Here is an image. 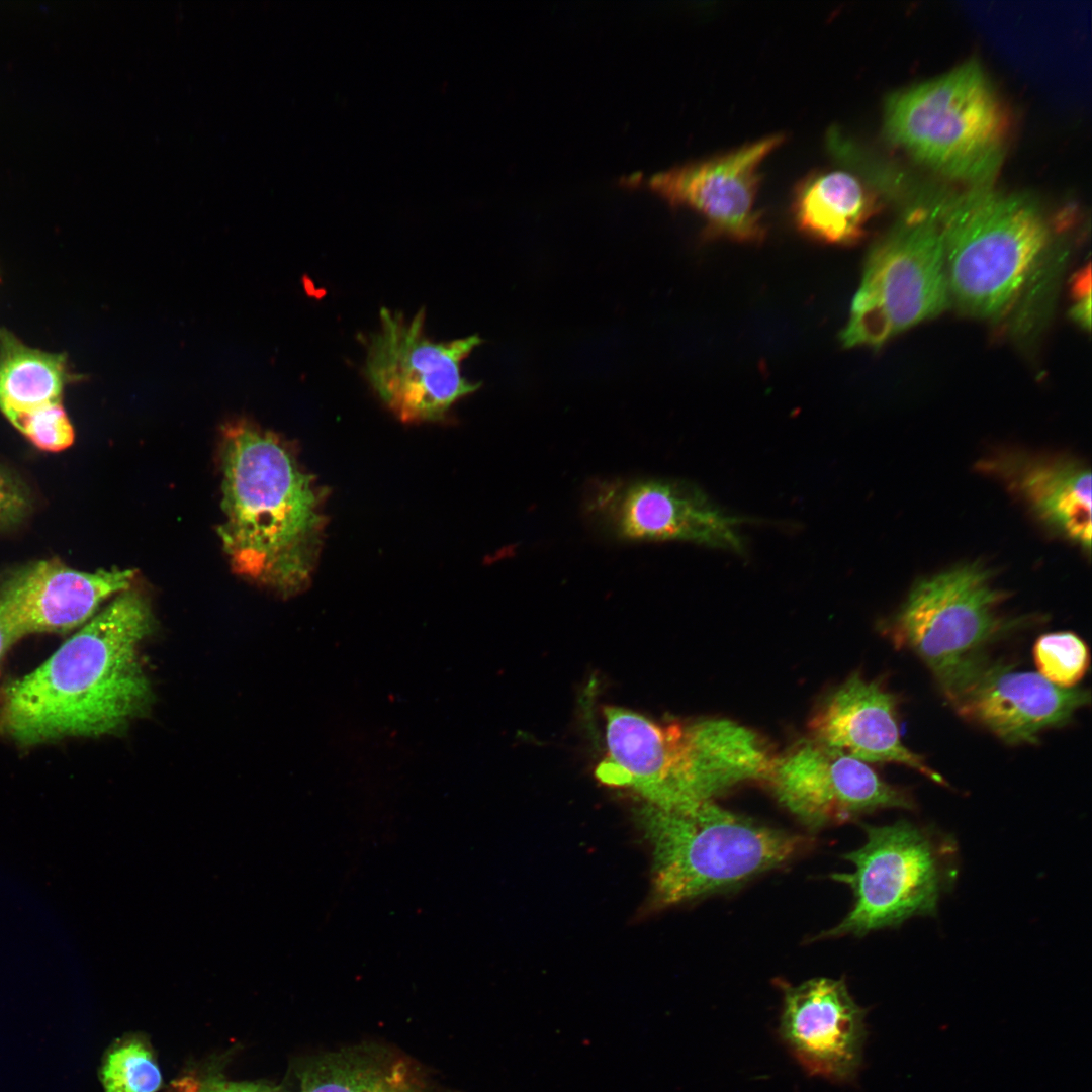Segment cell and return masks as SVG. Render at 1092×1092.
<instances>
[{"label":"cell","mask_w":1092,"mask_h":1092,"mask_svg":"<svg viewBox=\"0 0 1092 1092\" xmlns=\"http://www.w3.org/2000/svg\"><path fill=\"white\" fill-rule=\"evenodd\" d=\"M153 624L142 593H120L39 666L0 687V735L32 746L123 729L152 701L139 649Z\"/></svg>","instance_id":"cell-1"},{"label":"cell","mask_w":1092,"mask_h":1092,"mask_svg":"<svg viewBox=\"0 0 1092 1092\" xmlns=\"http://www.w3.org/2000/svg\"><path fill=\"white\" fill-rule=\"evenodd\" d=\"M218 528L233 570L283 598L308 586L324 534L322 494L288 446L247 420L221 432Z\"/></svg>","instance_id":"cell-2"},{"label":"cell","mask_w":1092,"mask_h":1092,"mask_svg":"<svg viewBox=\"0 0 1092 1092\" xmlns=\"http://www.w3.org/2000/svg\"><path fill=\"white\" fill-rule=\"evenodd\" d=\"M604 714L608 752L597 777L662 809L763 782L776 755L759 733L727 718L658 723L619 707H607Z\"/></svg>","instance_id":"cell-3"},{"label":"cell","mask_w":1092,"mask_h":1092,"mask_svg":"<svg viewBox=\"0 0 1092 1092\" xmlns=\"http://www.w3.org/2000/svg\"><path fill=\"white\" fill-rule=\"evenodd\" d=\"M653 855V891L667 906L719 893L790 861L805 847L797 834L762 825L713 800L637 813Z\"/></svg>","instance_id":"cell-4"},{"label":"cell","mask_w":1092,"mask_h":1092,"mask_svg":"<svg viewBox=\"0 0 1092 1092\" xmlns=\"http://www.w3.org/2000/svg\"><path fill=\"white\" fill-rule=\"evenodd\" d=\"M943 240L950 298L985 318L1005 313L1049 244L1043 212L1026 195L971 187L932 209Z\"/></svg>","instance_id":"cell-5"},{"label":"cell","mask_w":1092,"mask_h":1092,"mask_svg":"<svg viewBox=\"0 0 1092 1092\" xmlns=\"http://www.w3.org/2000/svg\"><path fill=\"white\" fill-rule=\"evenodd\" d=\"M1007 120L977 61L888 97L884 132L941 175L991 186L1003 162Z\"/></svg>","instance_id":"cell-6"},{"label":"cell","mask_w":1092,"mask_h":1092,"mask_svg":"<svg viewBox=\"0 0 1092 1092\" xmlns=\"http://www.w3.org/2000/svg\"><path fill=\"white\" fill-rule=\"evenodd\" d=\"M863 829L864 843L845 855L854 870L832 876L852 890V907L824 936H862L935 916L957 882L960 854L951 834L908 820Z\"/></svg>","instance_id":"cell-7"},{"label":"cell","mask_w":1092,"mask_h":1092,"mask_svg":"<svg viewBox=\"0 0 1092 1092\" xmlns=\"http://www.w3.org/2000/svg\"><path fill=\"white\" fill-rule=\"evenodd\" d=\"M949 299L938 221L932 209L916 210L870 251L841 341L878 348L940 313Z\"/></svg>","instance_id":"cell-8"},{"label":"cell","mask_w":1092,"mask_h":1092,"mask_svg":"<svg viewBox=\"0 0 1092 1092\" xmlns=\"http://www.w3.org/2000/svg\"><path fill=\"white\" fill-rule=\"evenodd\" d=\"M1006 594L978 564L956 566L917 581L884 632L917 655L944 691L981 649L1020 624L1001 612Z\"/></svg>","instance_id":"cell-9"},{"label":"cell","mask_w":1092,"mask_h":1092,"mask_svg":"<svg viewBox=\"0 0 1092 1092\" xmlns=\"http://www.w3.org/2000/svg\"><path fill=\"white\" fill-rule=\"evenodd\" d=\"M425 309L406 316L381 308L376 330L361 341L363 373L374 392L403 422H435L458 400L478 389L462 364L481 339L433 341L426 334Z\"/></svg>","instance_id":"cell-10"},{"label":"cell","mask_w":1092,"mask_h":1092,"mask_svg":"<svg viewBox=\"0 0 1092 1092\" xmlns=\"http://www.w3.org/2000/svg\"><path fill=\"white\" fill-rule=\"evenodd\" d=\"M602 533L624 542H687L743 554L745 520L688 482L664 478L596 480L583 502Z\"/></svg>","instance_id":"cell-11"},{"label":"cell","mask_w":1092,"mask_h":1092,"mask_svg":"<svg viewBox=\"0 0 1092 1092\" xmlns=\"http://www.w3.org/2000/svg\"><path fill=\"white\" fill-rule=\"evenodd\" d=\"M763 782L812 829L879 810L917 808L909 791L887 783L868 763L810 737L776 754Z\"/></svg>","instance_id":"cell-12"},{"label":"cell","mask_w":1092,"mask_h":1092,"mask_svg":"<svg viewBox=\"0 0 1092 1092\" xmlns=\"http://www.w3.org/2000/svg\"><path fill=\"white\" fill-rule=\"evenodd\" d=\"M943 694L962 717L1012 745L1035 743L1041 732L1067 724L1090 702L1087 690L1062 689L1038 672L1018 670L984 655Z\"/></svg>","instance_id":"cell-13"},{"label":"cell","mask_w":1092,"mask_h":1092,"mask_svg":"<svg viewBox=\"0 0 1092 1092\" xmlns=\"http://www.w3.org/2000/svg\"><path fill=\"white\" fill-rule=\"evenodd\" d=\"M785 140L784 133H772L728 152L659 172L642 185L672 204L699 212L712 235L758 243L765 237V226L756 208L760 167Z\"/></svg>","instance_id":"cell-14"},{"label":"cell","mask_w":1092,"mask_h":1092,"mask_svg":"<svg viewBox=\"0 0 1092 1092\" xmlns=\"http://www.w3.org/2000/svg\"><path fill=\"white\" fill-rule=\"evenodd\" d=\"M779 1032L811 1074L835 1081L855 1076L866 1040V1010L853 1000L844 980L814 978L783 985Z\"/></svg>","instance_id":"cell-15"},{"label":"cell","mask_w":1092,"mask_h":1092,"mask_svg":"<svg viewBox=\"0 0 1092 1092\" xmlns=\"http://www.w3.org/2000/svg\"><path fill=\"white\" fill-rule=\"evenodd\" d=\"M131 569L86 572L57 559L18 567L0 582V606L22 638L66 633L85 624L104 600L130 588Z\"/></svg>","instance_id":"cell-16"},{"label":"cell","mask_w":1092,"mask_h":1092,"mask_svg":"<svg viewBox=\"0 0 1092 1092\" xmlns=\"http://www.w3.org/2000/svg\"><path fill=\"white\" fill-rule=\"evenodd\" d=\"M811 739L868 762L908 766L946 786L924 758L902 741L897 700L882 684L852 673L815 708L808 722Z\"/></svg>","instance_id":"cell-17"},{"label":"cell","mask_w":1092,"mask_h":1092,"mask_svg":"<svg viewBox=\"0 0 1092 1092\" xmlns=\"http://www.w3.org/2000/svg\"><path fill=\"white\" fill-rule=\"evenodd\" d=\"M980 469L999 479L1044 526L1086 551L1091 546V474L1068 457L996 453Z\"/></svg>","instance_id":"cell-18"},{"label":"cell","mask_w":1092,"mask_h":1092,"mask_svg":"<svg viewBox=\"0 0 1092 1092\" xmlns=\"http://www.w3.org/2000/svg\"><path fill=\"white\" fill-rule=\"evenodd\" d=\"M296 1092H433L410 1059L379 1044H359L303 1061Z\"/></svg>","instance_id":"cell-19"},{"label":"cell","mask_w":1092,"mask_h":1092,"mask_svg":"<svg viewBox=\"0 0 1092 1092\" xmlns=\"http://www.w3.org/2000/svg\"><path fill=\"white\" fill-rule=\"evenodd\" d=\"M875 198L848 170L815 172L796 187L792 211L797 226L810 237L833 245H851L864 235L875 212Z\"/></svg>","instance_id":"cell-20"},{"label":"cell","mask_w":1092,"mask_h":1092,"mask_svg":"<svg viewBox=\"0 0 1092 1092\" xmlns=\"http://www.w3.org/2000/svg\"><path fill=\"white\" fill-rule=\"evenodd\" d=\"M66 380L63 355L28 347L0 330V410L8 420L61 403Z\"/></svg>","instance_id":"cell-21"},{"label":"cell","mask_w":1092,"mask_h":1092,"mask_svg":"<svg viewBox=\"0 0 1092 1092\" xmlns=\"http://www.w3.org/2000/svg\"><path fill=\"white\" fill-rule=\"evenodd\" d=\"M99 1079L104 1092H157L163 1085L154 1050L139 1033L124 1034L108 1046Z\"/></svg>","instance_id":"cell-22"},{"label":"cell","mask_w":1092,"mask_h":1092,"mask_svg":"<svg viewBox=\"0 0 1092 1092\" xmlns=\"http://www.w3.org/2000/svg\"><path fill=\"white\" fill-rule=\"evenodd\" d=\"M1033 658L1038 673L1062 689H1073L1089 666L1086 643L1073 632H1054L1037 638Z\"/></svg>","instance_id":"cell-23"},{"label":"cell","mask_w":1092,"mask_h":1092,"mask_svg":"<svg viewBox=\"0 0 1092 1092\" xmlns=\"http://www.w3.org/2000/svg\"><path fill=\"white\" fill-rule=\"evenodd\" d=\"M9 422L41 450L59 452L74 442V430L61 403L17 415Z\"/></svg>","instance_id":"cell-24"},{"label":"cell","mask_w":1092,"mask_h":1092,"mask_svg":"<svg viewBox=\"0 0 1092 1092\" xmlns=\"http://www.w3.org/2000/svg\"><path fill=\"white\" fill-rule=\"evenodd\" d=\"M167 1092H279L275 1086L229 1079L217 1070L199 1069L176 1079Z\"/></svg>","instance_id":"cell-25"},{"label":"cell","mask_w":1092,"mask_h":1092,"mask_svg":"<svg viewBox=\"0 0 1092 1092\" xmlns=\"http://www.w3.org/2000/svg\"><path fill=\"white\" fill-rule=\"evenodd\" d=\"M29 510L24 486L10 473L0 469V529L18 524Z\"/></svg>","instance_id":"cell-26"},{"label":"cell","mask_w":1092,"mask_h":1092,"mask_svg":"<svg viewBox=\"0 0 1092 1092\" xmlns=\"http://www.w3.org/2000/svg\"><path fill=\"white\" fill-rule=\"evenodd\" d=\"M1090 267L1076 275L1073 292L1075 304L1071 310L1073 317L1083 327L1090 328L1091 323V280Z\"/></svg>","instance_id":"cell-27"},{"label":"cell","mask_w":1092,"mask_h":1092,"mask_svg":"<svg viewBox=\"0 0 1092 1092\" xmlns=\"http://www.w3.org/2000/svg\"><path fill=\"white\" fill-rule=\"evenodd\" d=\"M20 637L15 631L3 608L0 606V662L10 647Z\"/></svg>","instance_id":"cell-28"}]
</instances>
